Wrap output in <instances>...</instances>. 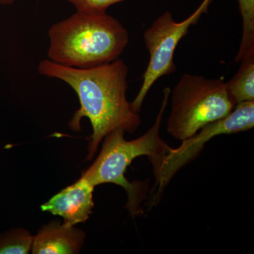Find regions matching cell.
Instances as JSON below:
<instances>
[{"mask_svg":"<svg viewBox=\"0 0 254 254\" xmlns=\"http://www.w3.org/2000/svg\"><path fill=\"white\" fill-rule=\"evenodd\" d=\"M38 71L42 76L65 82L77 94L81 107L75 112L68 127L73 131H81L82 119L91 122L93 133L87 160L94 157L100 143L110 132L121 128L133 133L141 125L139 113L127 100L128 68L123 60L79 68L46 59L39 63Z\"/></svg>","mask_w":254,"mask_h":254,"instance_id":"obj_1","label":"cell"},{"mask_svg":"<svg viewBox=\"0 0 254 254\" xmlns=\"http://www.w3.org/2000/svg\"><path fill=\"white\" fill-rule=\"evenodd\" d=\"M48 60L64 66L95 67L120 58L129 41L128 31L106 12L77 11L48 31Z\"/></svg>","mask_w":254,"mask_h":254,"instance_id":"obj_2","label":"cell"},{"mask_svg":"<svg viewBox=\"0 0 254 254\" xmlns=\"http://www.w3.org/2000/svg\"><path fill=\"white\" fill-rule=\"evenodd\" d=\"M171 89L163 90V98L156 120L146 133L136 139L127 141L123 129L118 128L105 136L102 149L91 166L81 177L93 187L111 183L122 187L126 191V208L133 217L142 213L141 204L146 194L147 188L142 183H131L125 177L127 168L138 157L150 159L155 171L170 147L160 136L164 113L170 101Z\"/></svg>","mask_w":254,"mask_h":254,"instance_id":"obj_3","label":"cell"},{"mask_svg":"<svg viewBox=\"0 0 254 254\" xmlns=\"http://www.w3.org/2000/svg\"><path fill=\"white\" fill-rule=\"evenodd\" d=\"M170 97L167 129L181 141L205 125L226 116L236 105L227 91L226 82L191 73L182 75Z\"/></svg>","mask_w":254,"mask_h":254,"instance_id":"obj_4","label":"cell"},{"mask_svg":"<svg viewBox=\"0 0 254 254\" xmlns=\"http://www.w3.org/2000/svg\"><path fill=\"white\" fill-rule=\"evenodd\" d=\"M211 1L204 0L193 14L181 22L175 21L170 11H165L145 30L143 40L149 53V63L142 76L141 88L131 103L135 111L139 113L145 97L159 78L176 71L175 50L190 26L196 24L202 14L206 12Z\"/></svg>","mask_w":254,"mask_h":254,"instance_id":"obj_5","label":"cell"},{"mask_svg":"<svg viewBox=\"0 0 254 254\" xmlns=\"http://www.w3.org/2000/svg\"><path fill=\"white\" fill-rule=\"evenodd\" d=\"M254 127V101L244 102L235 105L233 110L221 119L208 124L193 136L183 140L177 148L169 150L155 170V181L152 203L156 204L164 190L175 174L187 164L194 160L214 137L248 131Z\"/></svg>","mask_w":254,"mask_h":254,"instance_id":"obj_6","label":"cell"},{"mask_svg":"<svg viewBox=\"0 0 254 254\" xmlns=\"http://www.w3.org/2000/svg\"><path fill=\"white\" fill-rule=\"evenodd\" d=\"M95 187L83 177L52 197L41 205L42 211L64 218V222L76 226L90 218L94 208Z\"/></svg>","mask_w":254,"mask_h":254,"instance_id":"obj_7","label":"cell"},{"mask_svg":"<svg viewBox=\"0 0 254 254\" xmlns=\"http://www.w3.org/2000/svg\"><path fill=\"white\" fill-rule=\"evenodd\" d=\"M86 233L60 220L43 225L33 238V254H76L84 245Z\"/></svg>","mask_w":254,"mask_h":254,"instance_id":"obj_8","label":"cell"},{"mask_svg":"<svg viewBox=\"0 0 254 254\" xmlns=\"http://www.w3.org/2000/svg\"><path fill=\"white\" fill-rule=\"evenodd\" d=\"M240 67L230 81L227 91L237 104L254 101V53L241 60Z\"/></svg>","mask_w":254,"mask_h":254,"instance_id":"obj_9","label":"cell"},{"mask_svg":"<svg viewBox=\"0 0 254 254\" xmlns=\"http://www.w3.org/2000/svg\"><path fill=\"white\" fill-rule=\"evenodd\" d=\"M242 18V36L235 61L254 52V0H238Z\"/></svg>","mask_w":254,"mask_h":254,"instance_id":"obj_10","label":"cell"},{"mask_svg":"<svg viewBox=\"0 0 254 254\" xmlns=\"http://www.w3.org/2000/svg\"><path fill=\"white\" fill-rule=\"evenodd\" d=\"M34 236L23 228H14L0 234V254H27Z\"/></svg>","mask_w":254,"mask_h":254,"instance_id":"obj_11","label":"cell"},{"mask_svg":"<svg viewBox=\"0 0 254 254\" xmlns=\"http://www.w3.org/2000/svg\"><path fill=\"white\" fill-rule=\"evenodd\" d=\"M76 8L77 11L106 12L107 9L114 4L127 0H66Z\"/></svg>","mask_w":254,"mask_h":254,"instance_id":"obj_12","label":"cell"},{"mask_svg":"<svg viewBox=\"0 0 254 254\" xmlns=\"http://www.w3.org/2000/svg\"><path fill=\"white\" fill-rule=\"evenodd\" d=\"M15 0H0V4L8 6L14 4Z\"/></svg>","mask_w":254,"mask_h":254,"instance_id":"obj_13","label":"cell"}]
</instances>
